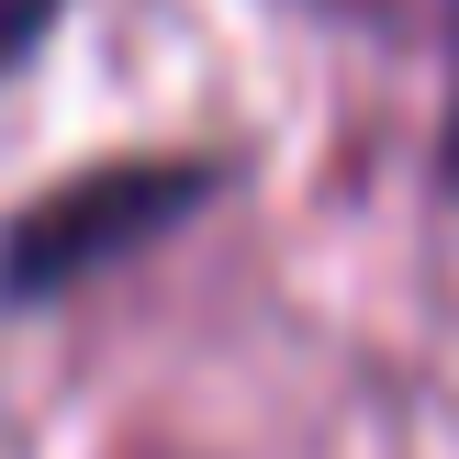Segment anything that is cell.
<instances>
[{
    "instance_id": "6da1fadb",
    "label": "cell",
    "mask_w": 459,
    "mask_h": 459,
    "mask_svg": "<svg viewBox=\"0 0 459 459\" xmlns=\"http://www.w3.org/2000/svg\"><path fill=\"white\" fill-rule=\"evenodd\" d=\"M224 179L236 169L191 146V157H101V169L34 191L0 224V303H45V291H79L101 269H124L134 247L179 236L191 213H213Z\"/></svg>"
},
{
    "instance_id": "7a4b0ae2",
    "label": "cell",
    "mask_w": 459,
    "mask_h": 459,
    "mask_svg": "<svg viewBox=\"0 0 459 459\" xmlns=\"http://www.w3.org/2000/svg\"><path fill=\"white\" fill-rule=\"evenodd\" d=\"M56 12H67V0H0V79H12V67L56 34Z\"/></svg>"
},
{
    "instance_id": "3957f363",
    "label": "cell",
    "mask_w": 459,
    "mask_h": 459,
    "mask_svg": "<svg viewBox=\"0 0 459 459\" xmlns=\"http://www.w3.org/2000/svg\"><path fill=\"white\" fill-rule=\"evenodd\" d=\"M448 34H459V0H448ZM448 179H459V90H448Z\"/></svg>"
}]
</instances>
